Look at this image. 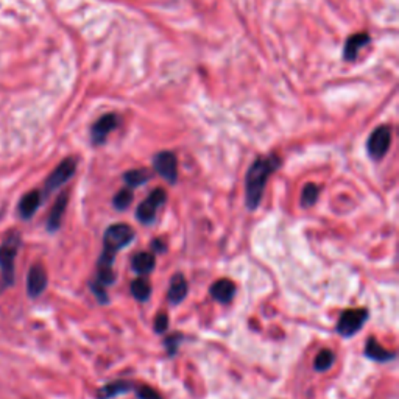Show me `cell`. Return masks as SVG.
Returning a JSON list of instances; mask_svg holds the SVG:
<instances>
[{
	"label": "cell",
	"mask_w": 399,
	"mask_h": 399,
	"mask_svg": "<svg viewBox=\"0 0 399 399\" xmlns=\"http://www.w3.org/2000/svg\"><path fill=\"white\" fill-rule=\"evenodd\" d=\"M150 245H152V250H153L152 253H166V250H167L166 244L161 239H153Z\"/></svg>",
	"instance_id": "obj_29"
},
{
	"label": "cell",
	"mask_w": 399,
	"mask_h": 399,
	"mask_svg": "<svg viewBox=\"0 0 399 399\" xmlns=\"http://www.w3.org/2000/svg\"><path fill=\"white\" fill-rule=\"evenodd\" d=\"M0 217H2V212H0Z\"/></svg>",
	"instance_id": "obj_30"
},
{
	"label": "cell",
	"mask_w": 399,
	"mask_h": 399,
	"mask_svg": "<svg viewBox=\"0 0 399 399\" xmlns=\"http://www.w3.org/2000/svg\"><path fill=\"white\" fill-rule=\"evenodd\" d=\"M156 267V256L152 251H141L136 253L132 258V268L133 272H136L141 276H146V274H150Z\"/></svg>",
	"instance_id": "obj_17"
},
{
	"label": "cell",
	"mask_w": 399,
	"mask_h": 399,
	"mask_svg": "<svg viewBox=\"0 0 399 399\" xmlns=\"http://www.w3.org/2000/svg\"><path fill=\"white\" fill-rule=\"evenodd\" d=\"M75 172H77V159L75 158L63 159L60 164L55 167L54 172L47 176V180H45L44 191L41 192L42 198L45 200L47 195H50L52 192H55L56 189H60L61 186L66 185L72 176L75 175Z\"/></svg>",
	"instance_id": "obj_5"
},
{
	"label": "cell",
	"mask_w": 399,
	"mask_h": 399,
	"mask_svg": "<svg viewBox=\"0 0 399 399\" xmlns=\"http://www.w3.org/2000/svg\"><path fill=\"white\" fill-rule=\"evenodd\" d=\"M68 205H69V192H61L56 197L54 206H52L47 224H45V228H47L49 233L54 234L60 230L63 225V217H64V214H66Z\"/></svg>",
	"instance_id": "obj_11"
},
{
	"label": "cell",
	"mask_w": 399,
	"mask_h": 399,
	"mask_svg": "<svg viewBox=\"0 0 399 399\" xmlns=\"http://www.w3.org/2000/svg\"><path fill=\"white\" fill-rule=\"evenodd\" d=\"M365 356L371 359V361L379 362V363H385V362H391L396 359V351H390L387 348L377 342L375 337H370L366 340L365 345Z\"/></svg>",
	"instance_id": "obj_15"
},
{
	"label": "cell",
	"mask_w": 399,
	"mask_h": 399,
	"mask_svg": "<svg viewBox=\"0 0 399 399\" xmlns=\"http://www.w3.org/2000/svg\"><path fill=\"white\" fill-rule=\"evenodd\" d=\"M49 285L47 270L42 264H33L27 273V293L30 298H39Z\"/></svg>",
	"instance_id": "obj_9"
},
{
	"label": "cell",
	"mask_w": 399,
	"mask_h": 399,
	"mask_svg": "<svg viewBox=\"0 0 399 399\" xmlns=\"http://www.w3.org/2000/svg\"><path fill=\"white\" fill-rule=\"evenodd\" d=\"M370 42V35L368 33H357L352 35L345 42V49H343V58L345 61H354L359 52H361L362 47H365L366 44Z\"/></svg>",
	"instance_id": "obj_18"
},
{
	"label": "cell",
	"mask_w": 399,
	"mask_h": 399,
	"mask_svg": "<svg viewBox=\"0 0 399 399\" xmlns=\"http://www.w3.org/2000/svg\"><path fill=\"white\" fill-rule=\"evenodd\" d=\"M182 340H185V336H182L181 332H175L172 336H169L167 338H164V348L167 351V354L170 357H173L176 352H178V348Z\"/></svg>",
	"instance_id": "obj_25"
},
{
	"label": "cell",
	"mask_w": 399,
	"mask_h": 399,
	"mask_svg": "<svg viewBox=\"0 0 399 399\" xmlns=\"http://www.w3.org/2000/svg\"><path fill=\"white\" fill-rule=\"evenodd\" d=\"M167 201V194L164 189L156 187L152 194L143 200L136 209V219L142 225H152L156 219V212L161 206H164Z\"/></svg>",
	"instance_id": "obj_6"
},
{
	"label": "cell",
	"mask_w": 399,
	"mask_h": 399,
	"mask_svg": "<svg viewBox=\"0 0 399 399\" xmlns=\"http://www.w3.org/2000/svg\"><path fill=\"white\" fill-rule=\"evenodd\" d=\"M130 290H132L133 298L139 301V303H147L150 297H152V285L148 284L146 278H136L132 285H130Z\"/></svg>",
	"instance_id": "obj_20"
},
{
	"label": "cell",
	"mask_w": 399,
	"mask_h": 399,
	"mask_svg": "<svg viewBox=\"0 0 399 399\" xmlns=\"http://www.w3.org/2000/svg\"><path fill=\"white\" fill-rule=\"evenodd\" d=\"M281 167L276 155L260 156L248 167L245 176V206L248 211H256L264 197L267 181Z\"/></svg>",
	"instance_id": "obj_1"
},
{
	"label": "cell",
	"mask_w": 399,
	"mask_h": 399,
	"mask_svg": "<svg viewBox=\"0 0 399 399\" xmlns=\"http://www.w3.org/2000/svg\"><path fill=\"white\" fill-rule=\"evenodd\" d=\"M116 278H117V274H116L113 267H109V268H97V274H95L94 283H97L99 285H102V287H104V289H107V287L113 285L116 283Z\"/></svg>",
	"instance_id": "obj_24"
},
{
	"label": "cell",
	"mask_w": 399,
	"mask_h": 399,
	"mask_svg": "<svg viewBox=\"0 0 399 399\" xmlns=\"http://www.w3.org/2000/svg\"><path fill=\"white\" fill-rule=\"evenodd\" d=\"M137 399H162L161 395L150 385H137L134 387Z\"/></svg>",
	"instance_id": "obj_26"
},
{
	"label": "cell",
	"mask_w": 399,
	"mask_h": 399,
	"mask_svg": "<svg viewBox=\"0 0 399 399\" xmlns=\"http://www.w3.org/2000/svg\"><path fill=\"white\" fill-rule=\"evenodd\" d=\"M153 169L159 176H162L169 185H175L178 180V161L172 152H159L153 158Z\"/></svg>",
	"instance_id": "obj_8"
},
{
	"label": "cell",
	"mask_w": 399,
	"mask_h": 399,
	"mask_svg": "<svg viewBox=\"0 0 399 399\" xmlns=\"http://www.w3.org/2000/svg\"><path fill=\"white\" fill-rule=\"evenodd\" d=\"M189 292V284L182 273H175L172 279H170V287L167 292V301L169 304L178 306L186 299Z\"/></svg>",
	"instance_id": "obj_14"
},
{
	"label": "cell",
	"mask_w": 399,
	"mask_h": 399,
	"mask_svg": "<svg viewBox=\"0 0 399 399\" xmlns=\"http://www.w3.org/2000/svg\"><path fill=\"white\" fill-rule=\"evenodd\" d=\"M318 195H320V187L317 185H313V182H307L303 187V191H301L299 205L306 209L312 208L317 203Z\"/></svg>",
	"instance_id": "obj_22"
},
{
	"label": "cell",
	"mask_w": 399,
	"mask_h": 399,
	"mask_svg": "<svg viewBox=\"0 0 399 399\" xmlns=\"http://www.w3.org/2000/svg\"><path fill=\"white\" fill-rule=\"evenodd\" d=\"M42 194L39 191H30L22 195V198L17 203V214L22 220H30L35 217L39 206L42 203Z\"/></svg>",
	"instance_id": "obj_12"
},
{
	"label": "cell",
	"mask_w": 399,
	"mask_h": 399,
	"mask_svg": "<svg viewBox=\"0 0 399 399\" xmlns=\"http://www.w3.org/2000/svg\"><path fill=\"white\" fill-rule=\"evenodd\" d=\"M89 289H91V292H93V295L95 297V299L99 301V303H100L102 306L109 303V297H108L107 289H104V287H102V285H99L97 283H94V281H91V283H89Z\"/></svg>",
	"instance_id": "obj_27"
},
{
	"label": "cell",
	"mask_w": 399,
	"mask_h": 399,
	"mask_svg": "<svg viewBox=\"0 0 399 399\" xmlns=\"http://www.w3.org/2000/svg\"><path fill=\"white\" fill-rule=\"evenodd\" d=\"M134 200V195H133V189H122V191H119L116 194V197L113 198V206L116 211H127V209L130 208V205H132Z\"/></svg>",
	"instance_id": "obj_23"
},
{
	"label": "cell",
	"mask_w": 399,
	"mask_h": 399,
	"mask_svg": "<svg viewBox=\"0 0 399 399\" xmlns=\"http://www.w3.org/2000/svg\"><path fill=\"white\" fill-rule=\"evenodd\" d=\"M150 178H152V173L147 169H134L123 173V182L130 189L143 186L147 181H150Z\"/></svg>",
	"instance_id": "obj_19"
},
{
	"label": "cell",
	"mask_w": 399,
	"mask_h": 399,
	"mask_svg": "<svg viewBox=\"0 0 399 399\" xmlns=\"http://www.w3.org/2000/svg\"><path fill=\"white\" fill-rule=\"evenodd\" d=\"M120 125V117L117 114H104L91 128V141L94 146H102L111 132Z\"/></svg>",
	"instance_id": "obj_10"
},
{
	"label": "cell",
	"mask_w": 399,
	"mask_h": 399,
	"mask_svg": "<svg viewBox=\"0 0 399 399\" xmlns=\"http://www.w3.org/2000/svg\"><path fill=\"white\" fill-rule=\"evenodd\" d=\"M155 332L156 334H164L169 329V317L166 312H161L155 318Z\"/></svg>",
	"instance_id": "obj_28"
},
{
	"label": "cell",
	"mask_w": 399,
	"mask_h": 399,
	"mask_svg": "<svg viewBox=\"0 0 399 399\" xmlns=\"http://www.w3.org/2000/svg\"><path fill=\"white\" fill-rule=\"evenodd\" d=\"M368 317H370V312L363 309V307L346 309L338 318L336 331L338 336H342L345 338L354 337L356 334L363 328L365 323L368 322Z\"/></svg>",
	"instance_id": "obj_4"
},
{
	"label": "cell",
	"mask_w": 399,
	"mask_h": 399,
	"mask_svg": "<svg viewBox=\"0 0 399 399\" xmlns=\"http://www.w3.org/2000/svg\"><path fill=\"white\" fill-rule=\"evenodd\" d=\"M336 363V354H334L332 350H322L317 354L315 361H313V368L318 373L328 371L332 368V365Z\"/></svg>",
	"instance_id": "obj_21"
},
{
	"label": "cell",
	"mask_w": 399,
	"mask_h": 399,
	"mask_svg": "<svg viewBox=\"0 0 399 399\" xmlns=\"http://www.w3.org/2000/svg\"><path fill=\"white\" fill-rule=\"evenodd\" d=\"M235 284L231 279L224 278L215 281V283L209 287V295L214 301H217L220 304H228L231 303L233 298L235 297Z\"/></svg>",
	"instance_id": "obj_13"
},
{
	"label": "cell",
	"mask_w": 399,
	"mask_h": 399,
	"mask_svg": "<svg viewBox=\"0 0 399 399\" xmlns=\"http://www.w3.org/2000/svg\"><path fill=\"white\" fill-rule=\"evenodd\" d=\"M391 146V128L389 125H381L373 132L366 141V152L370 158L381 161Z\"/></svg>",
	"instance_id": "obj_7"
},
{
	"label": "cell",
	"mask_w": 399,
	"mask_h": 399,
	"mask_svg": "<svg viewBox=\"0 0 399 399\" xmlns=\"http://www.w3.org/2000/svg\"><path fill=\"white\" fill-rule=\"evenodd\" d=\"M22 245V234L11 230L0 244V293L16 283V256Z\"/></svg>",
	"instance_id": "obj_3"
},
{
	"label": "cell",
	"mask_w": 399,
	"mask_h": 399,
	"mask_svg": "<svg viewBox=\"0 0 399 399\" xmlns=\"http://www.w3.org/2000/svg\"><path fill=\"white\" fill-rule=\"evenodd\" d=\"M134 237V230L127 224H114L108 226L103 234V251L97 260V268L113 267L116 254L132 244Z\"/></svg>",
	"instance_id": "obj_2"
},
{
	"label": "cell",
	"mask_w": 399,
	"mask_h": 399,
	"mask_svg": "<svg viewBox=\"0 0 399 399\" xmlns=\"http://www.w3.org/2000/svg\"><path fill=\"white\" fill-rule=\"evenodd\" d=\"M136 385L132 381H113L104 384L103 387L97 391V398L99 399H114L117 396L127 395L128 391L134 390Z\"/></svg>",
	"instance_id": "obj_16"
}]
</instances>
